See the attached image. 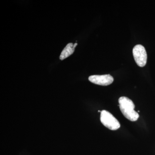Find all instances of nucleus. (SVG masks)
<instances>
[{"instance_id": "4", "label": "nucleus", "mask_w": 155, "mask_h": 155, "mask_svg": "<svg viewBox=\"0 0 155 155\" xmlns=\"http://www.w3.org/2000/svg\"><path fill=\"white\" fill-rule=\"evenodd\" d=\"M88 79L92 83L102 86L110 85L114 81V78L110 74L91 75L89 77Z\"/></svg>"}, {"instance_id": "5", "label": "nucleus", "mask_w": 155, "mask_h": 155, "mask_svg": "<svg viewBox=\"0 0 155 155\" xmlns=\"http://www.w3.org/2000/svg\"><path fill=\"white\" fill-rule=\"evenodd\" d=\"M77 45V43H75L74 45L72 43L68 44L61 52L60 57V60L63 61L72 55L74 53L75 48Z\"/></svg>"}, {"instance_id": "3", "label": "nucleus", "mask_w": 155, "mask_h": 155, "mask_svg": "<svg viewBox=\"0 0 155 155\" xmlns=\"http://www.w3.org/2000/svg\"><path fill=\"white\" fill-rule=\"evenodd\" d=\"M133 55L135 62L139 67H144L147 64V55L143 46L137 45L133 49Z\"/></svg>"}, {"instance_id": "1", "label": "nucleus", "mask_w": 155, "mask_h": 155, "mask_svg": "<svg viewBox=\"0 0 155 155\" xmlns=\"http://www.w3.org/2000/svg\"><path fill=\"white\" fill-rule=\"evenodd\" d=\"M120 110L125 118L132 122L137 121L139 117L137 112L134 110L135 105L133 101L125 97H122L119 99Z\"/></svg>"}, {"instance_id": "2", "label": "nucleus", "mask_w": 155, "mask_h": 155, "mask_svg": "<svg viewBox=\"0 0 155 155\" xmlns=\"http://www.w3.org/2000/svg\"><path fill=\"white\" fill-rule=\"evenodd\" d=\"M101 121L103 125L111 130H116L120 127L119 121L108 111L104 110L101 114Z\"/></svg>"}]
</instances>
